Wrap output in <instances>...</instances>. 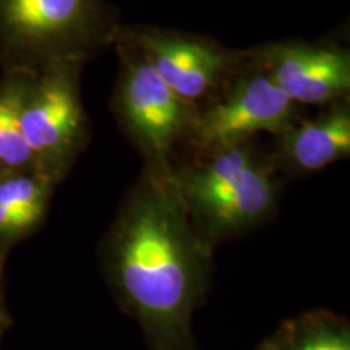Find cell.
<instances>
[{
  "instance_id": "cell-4",
  "label": "cell",
  "mask_w": 350,
  "mask_h": 350,
  "mask_svg": "<svg viewBox=\"0 0 350 350\" xmlns=\"http://www.w3.org/2000/svg\"><path fill=\"white\" fill-rule=\"evenodd\" d=\"M83 62H59L29 77L20 124L34 167L59 185L86 150L91 124L81 99Z\"/></svg>"
},
{
  "instance_id": "cell-5",
  "label": "cell",
  "mask_w": 350,
  "mask_h": 350,
  "mask_svg": "<svg viewBox=\"0 0 350 350\" xmlns=\"http://www.w3.org/2000/svg\"><path fill=\"white\" fill-rule=\"evenodd\" d=\"M300 109L247 57L226 90L198 109L185 146L200 156L252 142L260 133L279 137L300 119Z\"/></svg>"
},
{
  "instance_id": "cell-7",
  "label": "cell",
  "mask_w": 350,
  "mask_h": 350,
  "mask_svg": "<svg viewBox=\"0 0 350 350\" xmlns=\"http://www.w3.org/2000/svg\"><path fill=\"white\" fill-rule=\"evenodd\" d=\"M279 196V167L273 154H265L237 177L180 198L196 234L216 250L268 224L278 213Z\"/></svg>"
},
{
  "instance_id": "cell-10",
  "label": "cell",
  "mask_w": 350,
  "mask_h": 350,
  "mask_svg": "<svg viewBox=\"0 0 350 350\" xmlns=\"http://www.w3.org/2000/svg\"><path fill=\"white\" fill-rule=\"evenodd\" d=\"M279 350H350V321L332 310L312 308L279 323Z\"/></svg>"
},
{
  "instance_id": "cell-13",
  "label": "cell",
  "mask_w": 350,
  "mask_h": 350,
  "mask_svg": "<svg viewBox=\"0 0 350 350\" xmlns=\"http://www.w3.org/2000/svg\"><path fill=\"white\" fill-rule=\"evenodd\" d=\"M13 319L8 313L7 299H5V288H3V275L0 273V342H2L3 336L8 331V327L12 326Z\"/></svg>"
},
{
  "instance_id": "cell-11",
  "label": "cell",
  "mask_w": 350,
  "mask_h": 350,
  "mask_svg": "<svg viewBox=\"0 0 350 350\" xmlns=\"http://www.w3.org/2000/svg\"><path fill=\"white\" fill-rule=\"evenodd\" d=\"M28 75L3 73L0 78V175L36 170L20 124Z\"/></svg>"
},
{
  "instance_id": "cell-14",
  "label": "cell",
  "mask_w": 350,
  "mask_h": 350,
  "mask_svg": "<svg viewBox=\"0 0 350 350\" xmlns=\"http://www.w3.org/2000/svg\"><path fill=\"white\" fill-rule=\"evenodd\" d=\"M279 344H281V327L278 325V327L269 332L266 338H262L261 342L253 350H279Z\"/></svg>"
},
{
  "instance_id": "cell-2",
  "label": "cell",
  "mask_w": 350,
  "mask_h": 350,
  "mask_svg": "<svg viewBox=\"0 0 350 350\" xmlns=\"http://www.w3.org/2000/svg\"><path fill=\"white\" fill-rule=\"evenodd\" d=\"M120 25L106 0H0V68L33 77L59 62L86 64L112 47Z\"/></svg>"
},
{
  "instance_id": "cell-12",
  "label": "cell",
  "mask_w": 350,
  "mask_h": 350,
  "mask_svg": "<svg viewBox=\"0 0 350 350\" xmlns=\"http://www.w3.org/2000/svg\"><path fill=\"white\" fill-rule=\"evenodd\" d=\"M57 183L38 170L0 175V206L39 227L46 219Z\"/></svg>"
},
{
  "instance_id": "cell-6",
  "label": "cell",
  "mask_w": 350,
  "mask_h": 350,
  "mask_svg": "<svg viewBox=\"0 0 350 350\" xmlns=\"http://www.w3.org/2000/svg\"><path fill=\"white\" fill-rule=\"evenodd\" d=\"M157 77L195 107L216 99L247 62V51H235L198 33L152 25H124Z\"/></svg>"
},
{
  "instance_id": "cell-1",
  "label": "cell",
  "mask_w": 350,
  "mask_h": 350,
  "mask_svg": "<svg viewBox=\"0 0 350 350\" xmlns=\"http://www.w3.org/2000/svg\"><path fill=\"white\" fill-rule=\"evenodd\" d=\"M99 273L150 350H200L196 310L213 286L214 250L196 234L174 182L143 169L98 245Z\"/></svg>"
},
{
  "instance_id": "cell-8",
  "label": "cell",
  "mask_w": 350,
  "mask_h": 350,
  "mask_svg": "<svg viewBox=\"0 0 350 350\" xmlns=\"http://www.w3.org/2000/svg\"><path fill=\"white\" fill-rule=\"evenodd\" d=\"M247 57L299 107L349 98L350 52L339 44L287 39L247 49Z\"/></svg>"
},
{
  "instance_id": "cell-3",
  "label": "cell",
  "mask_w": 350,
  "mask_h": 350,
  "mask_svg": "<svg viewBox=\"0 0 350 350\" xmlns=\"http://www.w3.org/2000/svg\"><path fill=\"white\" fill-rule=\"evenodd\" d=\"M112 47L120 65L111 99L113 119L142 154L143 169L169 177L174 174L175 151L185 146L198 107L175 94L157 77L124 23Z\"/></svg>"
},
{
  "instance_id": "cell-9",
  "label": "cell",
  "mask_w": 350,
  "mask_h": 350,
  "mask_svg": "<svg viewBox=\"0 0 350 350\" xmlns=\"http://www.w3.org/2000/svg\"><path fill=\"white\" fill-rule=\"evenodd\" d=\"M273 154L279 170L312 174L326 169L350 154L349 98L323 107L310 119H297L279 137Z\"/></svg>"
}]
</instances>
